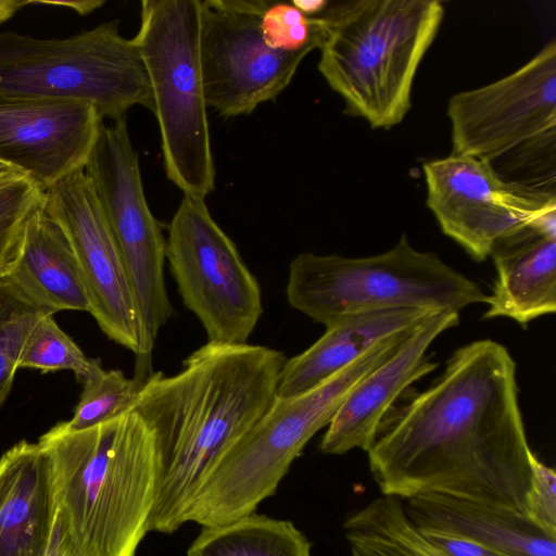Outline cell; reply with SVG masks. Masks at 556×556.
Returning <instances> with one entry per match:
<instances>
[{"label": "cell", "mask_w": 556, "mask_h": 556, "mask_svg": "<svg viewBox=\"0 0 556 556\" xmlns=\"http://www.w3.org/2000/svg\"><path fill=\"white\" fill-rule=\"evenodd\" d=\"M409 395L386 414L366 451L381 494L439 493L526 515L534 454L508 350L491 339L465 344Z\"/></svg>", "instance_id": "1"}, {"label": "cell", "mask_w": 556, "mask_h": 556, "mask_svg": "<svg viewBox=\"0 0 556 556\" xmlns=\"http://www.w3.org/2000/svg\"><path fill=\"white\" fill-rule=\"evenodd\" d=\"M286 355L206 342L172 376L153 371L131 407L154 435L160 481L149 530L173 533L225 454L275 397Z\"/></svg>", "instance_id": "2"}, {"label": "cell", "mask_w": 556, "mask_h": 556, "mask_svg": "<svg viewBox=\"0 0 556 556\" xmlns=\"http://www.w3.org/2000/svg\"><path fill=\"white\" fill-rule=\"evenodd\" d=\"M38 444L58 509L87 556H135L150 532L160 463L154 435L132 409L75 430L60 421Z\"/></svg>", "instance_id": "3"}, {"label": "cell", "mask_w": 556, "mask_h": 556, "mask_svg": "<svg viewBox=\"0 0 556 556\" xmlns=\"http://www.w3.org/2000/svg\"><path fill=\"white\" fill-rule=\"evenodd\" d=\"M318 71L344 112L374 129L399 125L412 105L418 67L444 17L438 0L328 3Z\"/></svg>", "instance_id": "4"}, {"label": "cell", "mask_w": 556, "mask_h": 556, "mask_svg": "<svg viewBox=\"0 0 556 556\" xmlns=\"http://www.w3.org/2000/svg\"><path fill=\"white\" fill-rule=\"evenodd\" d=\"M412 329L392 336L316 388L276 396L257 422L225 454L185 516L202 527L256 510L274 495L308 441L327 427L352 389L387 361Z\"/></svg>", "instance_id": "5"}, {"label": "cell", "mask_w": 556, "mask_h": 556, "mask_svg": "<svg viewBox=\"0 0 556 556\" xmlns=\"http://www.w3.org/2000/svg\"><path fill=\"white\" fill-rule=\"evenodd\" d=\"M289 304L325 327L357 313L421 308L454 311L486 303L488 294L433 252L416 250L405 235L364 257L298 254L289 265Z\"/></svg>", "instance_id": "6"}, {"label": "cell", "mask_w": 556, "mask_h": 556, "mask_svg": "<svg viewBox=\"0 0 556 556\" xmlns=\"http://www.w3.org/2000/svg\"><path fill=\"white\" fill-rule=\"evenodd\" d=\"M0 97L81 103L113 122L135 105L154 109L138 47L117 20L61 39L0 34Z\"/></svg>", "instance_id": "7"}, {"label": "cell", "mask_w": 556, "mask_h": 556, "mask_svg": "<svg viewBox=\"0 0 556 556\" xmlns=\"http://www.w3.org/2000/svg\"><path fill=\"white\" fill-rule=\"evenodd\" d=\"M201 0H143L132 38L153 98L167 178L184 194L215 188L200 61Z\"/></svg>", "instance_id": "8"}, {"label": "cell", "mask_w": 556, "mask_h": 556, "mask_svg": "<svg viewBox=\"0 0 556 556\" xmlns=\"http://www.w3.org/2000/svg\"><path fill=\"white\" fill-rule=\"evenodd\" d=\"M166 260L207 342L248 343L263 314L261 288L203 198L184 194L168 226Z\"/></svg>", "instance_id": "9"}, {"label": "cell", "mask_w": 556, "mask_h": 556, "mask_svg": "<svg viewBox=\"0 0 556 556\" xmlns=\"http://www.w3.org/2000/svg\"><path fill=\"white\" fill-rule=\"evenodd\" d=\"M85 172L99 199L123 260L152 357L159 331L174 315L164 265L166 239L143 190L138 153L126 117L101 126Z\"/></svg>", "instance_id": "10"}, {"label": "cell", "mask_w": 556, "mask_h": 556, "mask_svg": "<svg viewBox=\"0 0 556 556\" xmlns=\"http://www.w3.org/2000/svg\"><path fill=\"white\" fill-rule=\"evenodd\" d=\"M447 116L452 154L493 163L555 146L556 40L505 77L452 96Z\"/></svg>", "instance_id": "11"}, {"label": "cell", "mask_w": 556, "mask_h": 556, "mask_svg": "<svg viewBox=\"0 0 556 556\" xmlns=\"http://www.w3.org/2000/svg\"><path fill=\"white\" fill-rule=\"evenodd\" d=\"M42 207L67 238L80 268L89 313L102 332L136 356L135 379L152 375L144 331L118 248L93 186L79 169L43 191Z\"/></svg>", "instance_id": "12"}, {"label": "cell", "mask_w": 556, "mask_h": 556, "mask_svg": "<svg viewBox=\"0 0 556 556\" xmlns=\"http://www.w3.org/2000/svg\"><path fill=\"white\" fill-rule=\"evenodd\" d=\"M427 206L444 235L475 261L556 212L555 192L507 181L491 163L451 154L422 165Z\"/></svg>", "instance_id": "13"}, {"label": "cell", "mask_w": 556, "mask_h": 556, "mask_svg": "<svg viewBox=\"0 0 556 556\" xmlns=\"http://www.w3.org/2000/svg\"><path fill=\"white\" fill-rule=\"evenodd\" d=\"M266 0L201 1L200 61L207 108L251 114L291 83L305 54L269 48L261 34Z\"/></svg>", "instance_id": "14"}, {"label": "cell", "mask_w": 556, "mask_h": 556, "mask_svg": "<svg viewBox=\"0 0 556 556\" xmlns=\"http://www.w3.org/2000/svg\"><path fill=\"white\" fill-rule=\"evenodd\" d=\"M102 124L86 104L0 97V163L46 191L85 169Z\"/></svg>", "instance_id": "15"}, {"label": "cell", "mask_w": 556, "mask_h": 556, "mask_svg": "<svg viewBox=\"0 0 556 556\" xmlns=\"http://www.w3.org/2000/svg\"><path fill=\"white\" fill-rule=\"evenodd\" d=\"M458 323L459 313L439 311L414 327L400 348L344 399L327 426L321 452L330 455L354 448L366 452L380 421L400 396L437 368L438 364L427 356L431 343Z\"/></svg>", "instance_id": "16"}, {"label": "cell", "mask_w": 556, "mask_h": 556, "mask_svg": "<svg viewBox=\"0 0 556 556\" xmlns=\"http://www.w3.org/2000/svg\"><path fill=\"white\" fill-rule=\"evenodd\" d=\"M56 513L46 452L17 442L0 458V556H46Z\"/></svg>", "instance_id": "17"}, {"label": "cell", "mask_w": 556, "mask_h": 556, "mask_svg": "<svg viewBox=\"0 0 556 556\" xmlns=\"http://www.w3.org/2000/svg\"><path fill=\"white\" fill-rule=\"evenodd\" d=\"M401 503L408 521L420 531L463 536L505 556H556V536L517 511L439 493Z\"/></svg>", "instance_id": "18"}, {"label": "cell", "mask_w": 556, "mask_h": 556, "mask_svg": "<svg viewBox=\"0 0 556 556\" xmlns=\"http://www.w3.org/2000/svg\"><path fill=\"white\" fill-rule=\"evenodd\" d=\"M434 312L439 311L396 308L338 319L308 349L285 362L277 396H295L316 388L383 340L412 329Z\"/></svg>", "instance_id": "19"}, {"label": "cell", "mask_w": 556, "mask_h": 556, "mask_svg": "<svg viewBox=\"0 0 556 556\" xmlns=\"http://www.w3.org/2000/svg\"><path fill=\"white\" fill-rule=\"evenodd\" d=\"M496 269L483 318L507 317L521 326L556 311V238L532 227L497 242Z\"/></svg>", "instance_id": "20"}, {"label": "cell", "mask_w": 556, "mask_h": 556, "mask_svg": "<svg viewBox=\"0 0 556 556\" xmlns=\"http://www.w3.org/2000/svg\"><path fill=\"white\" fill-rule=\"evenodd\" d=\"M35 305L54 315L89 311L75 253L42 203L27 223L20 255L7 277Z\"/></svg>", "instance_id": "21"}, {"label": "cell", "mask_w": 556, "mask_h": 556, "mask_svg": "<svg viewBox=\"0 0 556 556\" xmlns=\"http://www.w3.org/2000/svg\"><path fill=\"white\" fill-rule=\"evenodd\" d=\"M187 556H312V544L290 520L255 511L202 527Z\"/></svg>", "instance_id": "22"}, {"label": "cell", "mask_w": 556, "mask_h": 556, "mask_svg": "<svg viewBox=\"0 0 556 556\" xmlns=\"http://www.w3.org/2000/svg\"><path fill=\"white\" fill-rule=\"evenodd\" d=\"M48 314L29 301L10 279H0V407L12 390L29 333Z\"/></svg>", "instance_id": "23"}, {"label": "cell", "mask_w": 556, "mask_h": 556, "mask_svg": "<svg viewBox=\"0 0 556 556\" xmlns=\"http://www.w3.org/2000/svg\"><path fill=\"white\" fill-rule=\"evenodd\" d=\"M101 366L99 359L90 358L83 352L59 327L51 314L41 317L33 328L20 361V369L30 368L42 372L73 371L81 383Z\"/></svg>", "instance_id": "24"}, {"label": "cell", "mask_w": 556, "mask_h": 556, "mask_svg": "<svg viewBox=\"0 0 556 556\" xmlns=\"http://www.w3.org/2000/svg\"><path fill=\"white\" fill-rule=\"evenodd\" d=\"M141 386L119 369H97L83 382L70 428L86 429L130 410Z\"/></svg>", "instance_id": "25"}, {"label": "cell", "mask_w": 556, "mask_h": 556, "mask_svg": "<svg viewBox=\"0 0 556 556\" xmlns=\"http://www.w3.org/2000/svg\"><path fill=\"white\" fill-rule=\"evenodd\" d=\"M43 191L13 172L0 178V279L11 273L21 252L25 229L42 203Z\"/></svg>", "instance_id": "26"}, {"label": "cell", "mask_w": 556, "mask_h": 556, "mask_svg": "<svg viewBox=\"0 0 556 556\" xmlns=\"http://www.w3.org/2000/svg\"><path fill=\"white\" fill-rule=\"evenodd\" d=\"M260 29L269 48L307 55L324 45L327 23L320 15H305L292 2L269 1L261 16Z\"/></svg>", "instance_id": "27"}, {"label": "cell", "mask_w": 556, "mask_h": 556, "mask_svg": "<svg viewBox=\"0 0 556 556\" xmlns=\"http://www.w3.org/2000/svg\"><path fill=\"white\" fill-rule=\"evenodd\" d=\"M526 515L544 532L556 536V473L535 455L532 457V482Z\"/></svg>", "instance_id": "28"}, {"label": "cell", "mask_w": 556, "mask_h": 556, "mask_svg": "<svg viewBox=\"0 0 556 556\" xmlns=\"http://www.w3.org/2000/svg\"><path fill=\"white\" fill-rule=\"evenodd\" d=\"M352 556H417L401 544L381 535L344 530Z\"/></svg>", "instance_id": "29"}, {"label": "cell", "mask_w": 556, "mask_h": 556, "mask_svg": "<svg viewBox=\"0 0 556 556\" xmlns=\"http://www.w3.org/2000/svg\"><path fill=\"white\" fill-rule=\"evenodd\" d=\"M418 531L430 545L446 556H505L463 536L438 531Z\"/></svg>", "instance_id": "30"}, {"label": "cell", "mask_w": 556, "mask_h": 556, "mask_svg": "<svg viewBox=\"0 0 556 556\" xmlns=\"http://www.w3.org/2000/svg\"><path fill=\"white\" fill-rule=\"evenodd\" d=\"M46 556H87L73 536L64 515L59 509Z\"/></svg>", "instance_id": "31"}, {"label": "cell", "mask_w": 556, "mask_h": 556, "mask_svg": "<svg viewBox=\"0 0 556 556\" xmlns=\"http://www.w3.org/2000/svg\"><path fill=\"white\" fill-rule=\"evenodd\" d=\"M105 1L103 0H79V1H35V0H27L28 4H55V5H63L66 8H70L77 12L80 15H86L94 10L101 8L104 4Z\"/></svg>", "instance_id": "32"}, {"label": "cell", "mask_w": 556, "mask_h": 556, "mask_svg": "<svg viewBox=\"0 0 556 556\" xmlns=\"http://www.w3.org/2000/svg\"><path fill=\"white\" fill-rule=\"evenodd\" d=\"M329 2L323 0H296L292 4L307 16H317L324 12Z\"/></svg>", "instance_id": "33"}, {"label": "cell", "mask_w": 556, "mask_h": 556, "mask_svg": "<svg viewBox=\"0 0 556 556\" xmlns=\"http://www.w3.org/2000/svg\"><path fill=\"white\" fill-rule=\"evenodd\" d=\"M25 5L27 0H0V24L11 18Z\"/></svg>", "instance_id": "34"}, {"label": "cell", "mask_w": 556, "mask_h": 556, "mask_svg": "<svg viewBox=\"0 0 556 556\" xmlns=\"http://www.w3.org/2000/svg\"><path fill=\"white\" fill-rule=\"evenodd\" d=\"M415 552L418 556H446L444 553L430 545L426 540H419L416 543Z\"/></svg>", "instance_id": "35"}, {"label": "cell", "mask_w": 556, "mask_h": 556, "mask_svg": "<svg viewBox=\"0 0 556 556\" xmlns=\"http://www.w3.org/2000/svg\"><path fill=\"white\" fill-rule=\"evenodd\" d=\"M13 172H15V170H13L10 167H8L7 165L0 163V178L4 177V176H7V175H9V174H11Z\"/></svg>", "instance_id": "36"}]
</instances>
